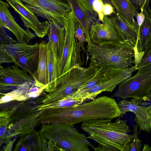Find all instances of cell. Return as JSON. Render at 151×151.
I'll list each match as a JSON object with an SVG mask.
<instances>
[{"instance_id": "1", "label": "cell", "mask_w": 151, "mask_h": 151, "mask_svg": "<svg viewBox=\"0 0 151 151\" xmlns=\"http://www.w3.org/2000/svg\"><path fill=\"white\" fill-rule=\"evenodd\" d=\"M120 115L121 111L115 100L104 96L74 106L42 110L40 117L43 124L74 125L93 119H112Z\"/></svg>"}, {"instance_id": "2", "label": "cell", "mask_w": 151, "mask_h": 151, "mask_svg": "<svg viewBox=\"0 0 151 151\" xmlns=\"http://www.w3.org/2000/svg\"><path fill=\"white\" fill-rule=\"evenodd\" d=\"M109 119H96L82 122L81 129L87 133V139H92L98 145L95 151H129L134 135L127 121L117 118L114 122Z\"/></svg>"}, {"instance_id": "3", "label": "cell", "mask_w": 151, "mask_h": 151, "mask_svg": "<svg viewBox=\"0 0 151 151\" xmlns=\"http://www.w3.org/2000/svg\"><path fill=\"white\" fill-rule=\"evenodd\" d=\"M89 66L103 73L116 69H127L133 66L136 53L134 48L124 42L100 45L88 42Z\"/></svg>"}, {"instance_id": "4", "label": "cell", "mask_w": 151, "mask_h": 151, "mask_svg": "<svg viewBox=\"0 0 151 151\" xmlns=\"http://www.w3.org/2000/svg\"><path fill=\"white\" fill-rule=\"evenodd\" d=\"M74 125L66 123L45 125L42 127L40 136L52 142L58 150L89 151V146L94 149L95 147L87 137Z\"/></svg>"}, {"instance_id": "5", "label": "cell", "mask_w": 151, "mask_h": 151, "mask_svg": "<svg viewBox=\"0 0 151 151\" xmlns=\"http://www.w3.org/2000/svg\"><path fill=\"white\" fill-rule=\"evenodd\" d=\"M97 71L90 66L84 68L78 65L71 68L62 76L58 84L42 101V104L50 103L71 96L80 87L90 81Z\"/></svg>"}, {"instance_id": "6", "label": "cell", "mask_w": 151, "mask_h": 151, "mask_svg": "<svg viewBox=\"0 0 151 151\" xmlns=\"http://www.w3.org/2000/svg\"><path fill=\"white\" fill-rule=\"evenodd\" d=\"M151 92V63L139 68L134 76L121 83L112 97L149 101Z\"/></svg>"}, {"instance_id": "7", "label": "cell", "mask_w": 151, "mask_h": 151, "mask_svg": "<svg viewBox=\"0 0 151 151\" xmlns=\"http://www.w3.org/2000/svg\"><path fill=\"white\" fill-rule=\"evenodd\" d=\"M36 16L48 20L50 18L64 27L71 11L65 0H20Z\"/></svg>"}, {"instance_id": "8", "label": "cell", "mask_w": 151, "mask_h": 151, "mask_svg": "<svg viewBox=\"0 0 151 151\" xmlns=\"http://www.w3.org/2000/svg\"><path fill=\"white\" fill-rule=\"evenodd\" d=\"M76 17L72 10L70 12L64 26L65 40L60 65V81L62 76L71 68L81 65L79 53L80 45H78L75 36Z\"/></svg>"}, {"instance_id": "9", "label": "cell", "mask_w": 151, "mask_h": 151, "mask_svg": "<svg viewBox=\"0 0 151 151\" xmlns=\"http://www.w3.org/2000/svg\"><path fill=\"white\" fill-rule=\"evenodd\" d=\"M138 70L134 65L127 69H116L107 72L100 82L91 88L71 96L73 98L85 101L92 100L103 92H112L121 83L131 77L134 72Z\"/></svg>"}, {"instance_id": "10", "label": "cell", "mask_w": 151, "mask_h": 151, "mask_svg": "<svg viewBox=\"0 0 151 151\" xmlns=\"http://www.w3.org/2000/svg\"><path fill=\"white\" fill-rule=\"evenodd\" d=\"M19 16L26 28L32 30L36 35L43 38L48 32L50 24L48 21L41 22L35 14L20 0H5Z\"/></svg>"}, {"instance_id": "11", "label": "cell", "mask_w": 151, "mask_h": 151, "mask_svg": "<svg viewBox=\"0 0 151 151\" xmlns=\"http://www.w3.org/2000/svg\"><path fill=\"white\" fill-rule=\"evenodd\" d=\"M132 98L130 100H123L119 102L118 106L122 116L129 111L135 115L134 120L140 130L150 133L151 130V104L148 106L140 105L141 101Z\"/></svg>"}, {"instance_id": "12", "label": "cell", "mask_w": 151, "mask_h": 151, "mask_svg": "<svg viewBox=\"0 0 151 151\" xmlns=\"http://www.w3.org/2000/svg\"><path fill=\"white\" fill-rule=\"evenodd\" d=\"M35 82L33 78L16 65L4 68L0 66L1 93L15 89L24 83Z\"/></svg>"}, {"instance_id": "13", "label": "cell", "mask_w": 151, "mask_h": 151, "mask_svg": "<svg viewBox=\"0 0 151 151\" xmlns=\"http://www.w3.org/2000/svg\"><path fill=\"white\" fill-rule=\"evenodd\" d=\"M90 37L92 42L98 45L124 43L115 26L106 16H104L102 23L96 22L92 25Z\"/></svg>"}, {"instance_id": "14", "label": "cell", "mask_w": 151, "mask_h": 151, "mask_svg": "<svg viewBox=\"0 0 151 151\" xmlns=\"http://www.w3.org/2000/svg\"><path fill=\"white\" fill-rule=\"evenodd\" d=\"M9 6L7 3L0 0V27L11 31L17 40L28 43L35 36L29 28L24 29L17 23L9 10Z\"/></svg>"}, {"instance_id": "15", "label": "cell", "mask_w": 151, "mask_h": 151, "mask_svg": "<svg viewBox=\"0 0 151 151\" xmlns=\"http://www.w3.org/2000/svg\"><path fill=\"white\" fill-rule=\"evenodd\" d=\"M48 20L50 24L48 42L52 50L55 70L59 80L61 59L65 40V28L64 26L58 24L52 18H50Z\"/></svg>"}, {"instance_id": "16", "label": "cell", "mask_w": 151, "mask_h": 151, "mask_svg": "<svg viewBox=\"0 0 151 151\" xmlns=\"http://www.w3.org/2000/svg\"><path fill=\"white\" fill-rule=\"evenodd\" d=\"M148 6H145L144 8L143 12L145 15V19L138 29L135 65L138 66L144 52L151 39V17L147 10Z\"/></svg>"}, {"instance_id": "17", "label": "cell", "mask_w": 151, "mask_h": 151, "mask_svg": "<svg viewBox=\"0 0 151 151\" xmlns=\"http://www.w3.org/2000/svg\"><path fill=\"white\" fill-rule=\"evenodd\" d=\"M120 35L123 41L134 48L138 40V31L126 22L115 11L108 16Z\"/></svg>"}, {"instance_id": "18", "label": "cell", "mask_w": 151, "mask_h": 151, "mask_svg": "<svg viewBox=\"0 0 151 151\" xmlns=\"http://www.w3.org/2000/svg\"><path fill=\"white\" fill-rule=\"evenodd\" d=\"M47 42L43 40L39 44L38 66L33 76L35 86L40 88H45L47 85Z\"/></svg>"}, {"instance_id": "19", "label": "cell", "mask_w": 151, "mask_h": 151, "mask_svg": "<svg viewBox=\"0 0 151 151\" xmlns=\"http://www.w3.org/2000/svg\"><path fill=\"white\" fill-rule=\"evenodd\" d=\"M114 11L127 23L136 29L138 28L134 20L137 9L130 0H110Z\"/></svg>"}, {"instance_id": "20", "label": "cell", "mask_w": 151, "mask_h": 151, "mask_svg": "<svg viewBox=\"0 0 151 151\" xmlns=\"http://www.w3.org/2000/svg\"><path fill=\"white\" fill-rule=\"evenodd\" d=\"M39 48L18 55L15 58L14 64L33 77L35 67L38 64Z\"/></svg>"}, {"instance_id": "21", "label": "cell", "mask_w": 151, "mask_h": 151, "mask_svg": "<svg viewBox=\"0 0 151 151\" xmlns=\"http://www.w3.org/2000/svg\"><path fill=\"white\" fill-rule=\"evenodd\" d=\"M47 85L44 91L50 92L57 85L58 79L52 50L48 42L47 45Z\"/></svg>"}, {"instance_id": "22", "label": "cell", "mask_w": 151, "mask_h": 151, "mask_svg": "<svg viewBox=\"0 0 151 151\" xmlns=\"http://www.w3.org/2000/svg\"><path fill=\"white\" fill-rule=\"evenodd\" d=\"M6 50L15 59L16 57L30 50L39 48V44L34 45L17 41L14 42L0 45Z\"/></svg>"}, {"instance_id": "23", "label": "cell", "mask_w": 151, "mask_h": 151, "mask_svg": "<svg viewBox=\"0 0 151 151\" xmlns=\"http://www.w3.org/2000/svg\"><path fill=\"white\" fill-rule=\"evenodd\" d=\"M33 133L31 134L30 140L26 141L22 137H21L18 141L16 146L15 150H41L40 149H44L41 146V139H40V135L38 133H34L33 137H32Z\"/></svg>"}, {"instance_id": "24", "label": "cell", "mask_w": 151, "mask_h": 151, "mask_svg": "<svg viewBox=\"0 0 151 151\" xmlns=\"http://www.w3.org/2000/svg\"><path fill=\"white\" fill-rule=\"evenodd\" d=\"M84 100L73 98L72 96H67L60 100L50 103L41 104L38 108V110L57 108H65L75 106L84 102Z\"/></svg>"}, {"instance_id": "25", "label": "cell", "mask_w": 151, "mask_h": 151, "mask_svg": "<svg viewBox=\"0 0 151 151\" xmlns=\"http://www.w3.org/2000/svg\"><path fill=\"white\" fill-rule=\"evenodd\" d=\"M105 73L97 71L95 76L88 82L80 87L78 90L72 95L78 94L91 88L99 83L103 78Z\"/></svg>"}, {"instance_id": "26", "label": "cell", "mask_w": 151, "mask_h": 151, "mask_svg": "<svg viewBox=\"0 0 151 151\" xmlns=\"http://www.w3.org/2000/svg\"><path fill=\"white\" fill-rule=\"evenodd\" d=\"M138 125H134L133 127L134 136L131 142L129 151H141V141L138 138Z\"/></svg>"}, {"instance_id": "27", "label": "cell", "mask_w": 151, "mask_h": 151, "mask_svg": "<svg viewBox=\"0 0 151 151\" xmlns=\"http://www.w3.org/2000/svg\"><path fill=\"white\" fill-rule=\"evenodd\" d=\"M75 36L76 39L79 42L80 45L83 44L88 41L84 34L83 30L80 24L75 18Z\"/></svg>"}, {"instance_id": "28", "label": "cell", "mask_w": 151, "mask_h": 151, "mask_svg": "<svg viewBox=\"0 0 151 151\" xmlns=\"http://www.w3.org/2000/svg\"><path fill=\"white\" fill-rule=\"evenodd\" d=\"M151 63V39L144 51L143 56L138 66L139 68Z\"/></svg>"}, {"instance_id": "29", "label": "cell", "mask_w": 151, "mask_h": 151, "mask_svg": "<svg viewBox=\"0 0 151 151\" xmlns=\"http://www.w3.org/2000/svg\"><path fill=\"white\" fill-rule=\"evenodd\" d=\"M15 58L4 48L0 46V64L4 63H14Z\"/></svg>"}, {"instance_id": "30", "label": "cell", "mask_w": 151, "mask_h": 151, "mask_svg": "<svg viewBox=\"0 0 151 151\" xmlns=\"http://www.w3.org/2000/svg\"><path fill=\"white\" fill-rule=\"evenodd\" d=\"M85 9L94 18L97 15L93 8V4L95 0H78ZM98 16V15H97Z\"/></svg>"}, {"instance_id": "31", "label": "cell", "mask_w": 151, "mask_h": 151, "mask_svg": "<svg viewBox=\"0 0 151 151\" xmlns=\"http://www.w3.org/2000/svg\"><path fill=\"white\" fill-rule=\"evenodd\" d=\"M8 35L5 28L0 27V45L17 41Z\"/></svg>"}, {"instance_id": "32", "label": "cell", "mask_w": 151, "mask_h": 151, "mask_svg": "<svg viewBox=\"0 0 151 151\" xmlns=\"http://www.w3.org/2000/svg\"><path fill=\"white\" fill-rule=\"evenodd\" d=\"M137 9L143 10L145 6H149L150 0H130Z\"/></svg>"}, {"instance_id": "33", "label": "cell", "mask_w": 151, "mask_h": 151, "mask_svg": "<svg viewBox=\"0 0 151 151\" xmlns=\"http://www.w3.org/2000/svg\"><path fill=\"white\" fill-rule=\"evenodd\" d=\"M114 8L111 5L108 3L104 4L103 12L104 16H109L114 12Z\"/></svg>"}, {"instance_id": "34", "label": "cell", "mask_w": 151, "mask_h": 151, "mask_svg": "<svg viewBox=\"0 0 151 151\" xmlns=\"http://www.w3.org/2000/svg\"><path fill=\"white\" fill-rule=\"evenodd\" d=\"M135 17L137 19V22L139 29L144 22L145 19V15L143 12V10H141L139 13L137 12Z\"/></svg>"}, {"instance_id": "35", "label": "cell", "mask_w": 151, "mask_h": 151, "mask_svg": "<svg viewBox=\"0 0 151 151\" xmlns=\"http://www.w3.org/2000/svg\"><path fill=\"white\" fill-rule=\"evenodd\" d=\"M142 150L143 151H151V146H150L148 145L145 144Z\"/></svg>"}, {"instance_id": "36", "label": "cell", "mask_w": 151, "mask_h": 151, "mask_svg": "<svg viewBox=\"0 0 151 151\" xmlns=\"http://www.w3.org/2000/svg\"><path fill=\"white\" fill-rule=\"evenodd\" d=\"M147 11H148L149 14L151 17V8H150L149 6H148L147 7Z\"/></svg>"}, {"instance_id": "37", "label": "cell", "mask_w": 151, "mask_h": 151, "mask_svg": "<svg viewBox=\"0 0 151 151\" xmlns=\"http://www.w3.org/2000/svg\"><path fill=\"white\" fill-rule=\"evenodd\" d=\"M150 97L151 100V92L150 94Z\"/></svg>"}]
</instances>
